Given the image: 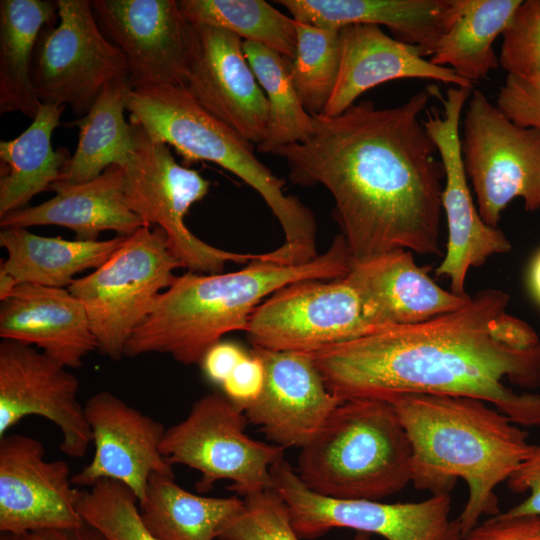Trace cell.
<instances>
[{
  "instance_id": "obj_44",
  "label": "cell",
  "mask_w": 540,
  "mask_h": 540,
  "mask_svg": "<svg viewBox=\"0 0 540 540\" xmlns=\"http://www.w3.org/2000/svg\"><path fill=\"white\" fill-rule=\"evenodd\" d=\"M18 285L10 274L0 268V301L6 299Z\"/></svg>"
},
{
  "instance_id": "obj_5",
  "label": "cell",
  "mask_w": 540,
  "mask_h": 540,
  "mask_svg": "<svg viewBox=\"0 0 540 540\" xmlns=\"http://www.w3.org/2000/svg\"><path fill=\"white\" fill-rule=\"evenodd\" d=\"M130 123L148 136L172 146L185 162H213L248 184L279 221L284 243L274 249L284 265L312 261L317 253V222L297 197L285 194V181L254 154L252 143L204 110L184 86L132 85L126 98Z\"/></svg>"
},
{
  "instance_id": "obj_43",
  "label": "cell",
  "mask_w": 540,
  "mask_h": 540,
  "mask_svg": "<svg viewBox=\"0 0 540 540\" xmlns=\"http://www.w3.org/2000/svg\"><path fill=\"white\" fill-rule=\"evenodd\" d=\"M20 538L23 540H108L99 530L86 522L77 528L35 531Z\"/></svg>"
},
{
  "instance_id": "obj_34",
  "label": "cell",
  "mask_w": 540,
  "mask_h": 540,
  "mask_svg": "<svg viewBox=\"0 0 540 540\" xmlns=\"http://www.w3.org/2000/svg\"><path fill=\"white\" fill-rule=\"evenodd\" d=\"M297 45L290 77L311 115H321L335 89L342 58L341 28L296 21Z\"/></svg>"
},
{
  "instance_id": "obj_27",
  "label": "cell",
  "mask_w": 540,
  "mask_h": 540,
  "mask_svg": "<svg viewBox=\"0 0 540 540\" xmlns=\"http://www.w3.org/2000/svg\"><path fill=\"white\" fill-rule=\"evenodd\" d=\"M64 106L42 104L32 123L19 136L0 142V217L27 207L37 194L60 180L71 155L53 149V131Z\"/></svg>"
},
{
  "instance_id": "obj_25",
  "label": "cell",
  "mask_w": 540,
  "mask_h": 540,
  "mask_svg": "<svg viewBox=\"0 0 540 540\" xmlns=\"http://www.w3.org/2000/svg\"><path fill=\"white\" fill-rule=\"evenodd\" d=\"M296 21L318 27L351 24L386 26L394 38L419 49L434 50L460 15L464 0H279Z\"/></svg>"
},
{
  "instance_id": "obj_19",
  "label": "cell",
  "mask_w": 540,
  "mask_h": 540,
  "mask_svg": "<svg viewBox=\"0 0 540 540\" xmlns=\"http://www.w3.org/2000/svg\"><path fill=\"white\" fill-rule=\"evenodd\" d=\"M84 410L95 452L90 463L72 475L76 487L89 488L103 479L119 481L139 504L152 474L174 476L172 465L160 451L166 431L161 422L106 390L92 395Z\"/></svg>"
},
{
  "instance_id": "obj_11",
  "label": "cell",
  "mask_w": 540,
  "mask_h": 540,
  "mask_svg": "<svg viewBox=\"0 0 540 540\" xmlns=\"http://www.w3.org/2000/svg\"><path fill=\"white\" fill-rule=\"evenodd\" d=\"M271 489L288 507L296 534L314 539L333 528H350L386 540H461L458 518L452 519L450 494L426 500L381 503L336 499L310 490L284 458L270 469Z\"/></svg>"
},
{
  "instance_id": "obj_6",
  "label": "cell",
  "mask_w": 540,
  "mask_h": 540,
  "mask_svg": "<svg viewBox=\"0 0 540 540\" xmlns=\"http://www.w3.org/2000/svg\"><path fill=\"white\" fill-rule=\"evenodd\" d=\"M412 447L387 400L343 401L301 448L296 472L313 492L336 499L379 500L411 482Z\"/></svg>"
},
{
  "instance_id": "obj_33",
  "label": "cell",
  "mask_w": 540,
  "mask_h": 540,
  "mask_svg": "<svg viewBox=\"0 0 540 540\" xmlns=\"http://www.w3.org/2000/svg\"><path fill=\"white\" fill-rule=\"evenodd\" d=\"M185 19L229 31L244 41L261 44L289 61L296 52L293 18L263 0H180Z\"/></svg>"
},
{
  "instance_id": "obj_20",
  "label": "cell",
  "mask_w": 540,
  "mask_h": 540,
  "mask_svg": "<svg viewBox=\"0 0 540 540\" xmlns=\"http://www.w3.org/2000/svg\"><path fill=\"white\" fill-rule=\"evenodd\" d=\"M265 381L259 398L244 408L248 422L284 449L304 447L344 400L330 392L310 353L254 348Z\"/></svg>"
},
{
  "instance_id": "obj_3",
  "label": "cell",
  "mask_w": 540,
  "mask_h": 540,
  "mask_svg": "<svg viewBox=\"0 0 540 540\" xmlns=\"http://www.w3.org/2000/svg\"><path fill=\"white\" fill-rule=\"evenodd\" d=\"M387 401L411 443L415 488L450 494L458 479L466 482L468 499L457 517L462 537L481 516L499 514L495 489L529 454L528 434L487 402L472 397L413 393Z\"/></svg>"
},
{
  "instance_id": "obj_42",
  "label": "cell",
  "mask_w": 540,
  "mask_h": 540,
  "mask_svg": "<svg viewBox=\"0 0 540 540\" xmlns=\"http://www.w3.org/2000/svg\"><path fill=\"white\" fill-rule=\"evenodd\" d=\"M246 355L236 343L219 341L206 352L200 365L206 377L221 386Z\"/></svg>"
},
{
  "instance_id": "obj_45",
  "label": "cell",
  "mask_w": 540,
  "mask_h": 540,
  "mask_svg": "<svg viewBox=\"0 0 540 540\" xmlns=\"http://www.w3.org/2000/svg\"><path fill=\"white\" fill-rule=\"evenodd\" d=\"M530 286L535 298L540 302V252L535 257L531 266Z\"/></svg>"
},
{
  "instance_id": "obj_29",
  "label": "cell",
  "mask_w": 540,
  "mask_h": 540,
  "mask_svg": "<svg viewBox=\"0 0 540 540\" xmlns=\"http://www.w3.org/2000/svg\"><path fill=\"white\" fill-rule=\"evenodd\" d=\"M243 507L244 500L237 496L195 495L179 486L175 476L154 473L139 512L147 530L159 540H216Z\"/></svg>"
},
{
  "instance_id": "obj_23",
  "label": "cell",
  "mask_w": 540,
  "mask_h": 540,
  "mask_svg": "<svg viewBox=\"0 0 540 540\" xmlns=\"http://www.w3.org/2000/svg\"><path fill=\"white\" fill-rule=\"evenodd\" d=\"M341 43L338 80L321 114L327 117L342 114L367 90L395 79H430L456 87L473 85L454 70L424 59L418 48L388 36L377 25L344 26Z\"/></svg>"
},
{
  "instance_id": "obj_1",
  "label": "cell",
  "mask_w": 540,
  "mask_h": 540,
  "mask_svg": "<svg viewBox=\"0 0 540 540\" xmlns=\"http://www.w3.org/2000/svg\"><path fill=\"white\" fill-rule=\"evenodd\" d=\"M433 87L395 107L362 101L334 117L312 115L301 143L277 148L289 178L332 195L351 265L396 249L438 255L444 167L421 115Z\"/></svg>"
},
{
  "instance_id": "obj_30",
  "label": "cell",
  "mask_w": 540,
  "mask_h": 540,
  "mask_svg": "<svg viewBox=\"0 0 540 540\" xmlns=\"http://www.w3.org/2000/svg\"><path fill=\"white\" fill-rule=\"evenodd\" d=\"M130 88L129 78L107 84L89 111L72 122L79 128L78 144L58 181L84 183L126 164L134 150L132 127L124 118Z\"/></svg>"
},
{
  "instance_id": "obj_16",
  "label": "cell",
  "mask_w": 540,
  "mask_h": 540,
  "mask_svg": "<svg viewBox=\"0 0 540 540\" xmlns=\"http://www.w3.org/2000/svg\"><path fill=\"white\" fill-rule=\"evenodd\" d=\"M79 381L68 368L31 345L0 342V437L22 418L44 417L62 433L60 449L82 458L92 442Z\"/></svg>"
},
{
  "instance_id": "obj_24",
  "label": "cell",
  "mask_w": 540,
  "mask_h": 540,
  "mask_svg": "<svg viewBox=\"0 0 540 540\" xmlns=\"http://www.w3.org/2000/svg\"><path fill=\"white\" fill-rule=\"evenodd\" d=\"M50 189L56 193L53 198L3 215L0 228L57 225L73 231L77 240L94 241L105 231L129 236L149 226L129 207L124 193V171L118 165L108 167L88 182L56 181Z\"/></svg>"
},
{
  "instance_id": "obj_35",
  "label": "cell",
  "mask_w": 540,
  "mask_h": 540,
  "mask_svg": "<svg viewBox=\"0 0 540 540\" xmlns=\"http://www.w3.org/2000/svg\"><path fill=\"white\" fill-rule=\"evenodd\" d=\"M77 508L108 540H159L145 527L135 494L119 481L103 479L81 489Z\"/></svg>"
},
{
  "instance_id": "obj_12",
  "label": "cell",
  "mask_w": 540,
  "mask_h": 540,
  "mask_svg": "<svg viewBox=\"0 0 540 540\" xmlns=\"http://www.w3.org/2000/svg\"><path fill=\"white\" fill-rule=\"evenodd\" d=\"M56 3L59 23L39 35L33 86L42 104L69 105L74 114L84 116L107 84L129 78V69L122 52L101 30L91 1Z\"/></svg>"
},
{
  "instance_id": "obj_40",
  "label": "cell",
  "mask_w": 540,
  "mask_h": 540,
  "mask_svg": "<svg viewBox=\"0 0 540 540\" xmlns=\"http://www.w3.org/2000/svg\"><path fill=\"white\" fill-rule=\"evenodd\" d=\"M506 482L511 491L516 493L528 491L529 496L503 514L540 516V439L538 443L532 444L529 454Z\"/></svg>"
},
{
  "instance_id": "obj_18",
  "label": "cell",
  "mask_w": 540,
  "mask_h": 540,
  "mask_svg": "<svg viewBox=\"0 0 540 540\" xmlns=\"http://www.w3.org/2000/svg\"><path fill=\"white\" fill-rule=\"evenodd\" d=\"M105 36L122 52L132 85H185L191 23L176 0H93Z\"/></svg>"
},
{
  "instance_id": "obj_39",
  "label": "cell",
  "mask_w": 540,
  "mask_h": 540,
  "mask_svg": "<svg viewBox=\"0 0 540 540\" xmlns=\"http://www.w3.org/2000/svg\"><path fill=\"white\" fill-rule=\"evenodd\" d=\"M461 540H540V516L499 513L478 524Z\"/></svg>"
},
{
  "instance_id": "obj_37",
  "label": "cell",
  "mask_w": 540,
  "mask_h": 540,
  "mask_svg": "<svg viewBox=\"0 0 540 540\" xmlns=\"http://www.w3.org/2000/svg\"><path fill=\"white\" fill-rule=\"evenodd\" d=\"M502 36L498 61L508 75L540 77V0L522 1Z\"/></svg>"
},
{
  "instance_id": "obj_38",
  "label": "cell",
  "mask_w": 540,
  "mask_h": 540,
  "mask_svg": "<svg viewBox=\"0 0 540 540\" xmlns=\"http://www.w3.org/2000/svg\"><path fill=\"white\" fill-rule=\"evenodd\" d=\"M497 107L516 125L540 131V77L508 75L500 88Z\"/></svg>"
},
{
  "instance_id": "obj_26",
  "label": "cell",
  "mask_w": 540,
  "mask_h": 540,
  "mask_svg": "<svg viewBox=\"0 0 540 540\" xmlns=\"http://www.w3.org/2000/svg\"><path fill=\"white\" fill-rule=\"evenodd\" d=\"M125 238L66 240L40 236L27 228L3 227L0 230V245L8 256L0 268L18 284L68 288L78 273L101 266Z\"/></svg>"
},
{
  "instance_id": "obj_9",
  "label": "cell",
  "mask_w": 540,
  "mask_h": 540,
  "mask_svg": "<svg viewBox=\"0 0 540 540\" xmlns=\"http://www.w3.org/2000/svg\"><path fill=\"white\" fill-rule=\"evenodd\" d=\"M247 422L225 394L208 393L194 402L185 419L166 429L160 451L169 464L200 472V493L220 480H230L228 489L242 496L271 489L270 469L284 458L285 449L249 437Z\"/></svg>"
},
{
  "instance_id": "obj_46",
  "label": "cell",
  "mask_w": 540,
  "mask_h": 540,
  "mask_svg": "<svg viewBox=\"0 0 540 540\" xmlns=\"http://www.w3.org/2000/svg\"><path fill=\"white\" fill-rule=\"evenodd\" d=\"M1 540H23L20 537L9 535V534H2Z\"/></svg>"
},
{
  "instance_id": "obj_10",
  "label": "cell",
  "mask_w": 540,
  "mask_h": 540,
  "mask_svg": "<svg viewBox=\"0 0 540 540\" xmlns=\"http://www.w3.org/2000/svg\"><path fill=\"white\" fill-rule=\"evenodd\" d=\"M462 124V160L482 220L497 228L518 197L527 211L540 209V131L513 123L479 90L472 91Z\"/></svg>"
},
{
  "instance_id": "obj_7",
  "label": "cell",
  "mask_w": 540,
  "mask_h": 540,
  "mask_svg": "<svg viewBox=\"0 0 540 540\" xmlns=\"http://www.w3.org/2000/svg\"><path fill=\"white\" fill-rule=\"evenodd\" d=\"M182 264L172 254L167 235L144 226L90 274L67 288L83 304L97 350L112 360L124 357L133 331L149 315Z\"/></svg>"
},
{
  "instance_id": "obj_2",
  "label": "cell",
  "mask_w": 540,
  "mask_h": 540,
  "mask_svg": "<svg viewBox=\"0 0 540 540\" xmlns=\"http://www.w3.org/2000/svg\"><path fill=\"white\" fill-rule=\"evenodd\" d=\"M509 296L485 289L462 308L433 319L378 328L310 353L342 400L401 394L466 396L491 403L511 421L540 426V338L507 313Z\"/></svg>"
},
{
  "instance_id": "obj_31",
  "label": "cell",
  "mask_w": 540,
  "mask_h": 540,
  "mask_svg": "<svg viewBox=\"0 0 540 540\" xmlns=\"http://www.w3.org/2000/svg\"><path fill=\"white\" fill-rule=\"evenodd\" d=\"M522 0H464L460 15L438 42L430 61L471 81L484 79L499 65L493 42Z\"/></svg>"
},
{
  "instance_id": "obj_36",
  "label": "cell",
  "mask_w": 540,
  "mask_h": 540,
  "mask_svg": "<svg viewBox=\"0 0 540 540\" xmlns=\"http://www.w3.org/2000/svg\"><path fill=\"white\" fill-rule=\"evenodd\" d=\"M244 507L222 529L217 540H300L293 529L289 510L272 489L244 496ZM358 532L353 540H370Z\"/></svg>"
},
{
  "instance_id": "obj_28",
  "label": "cell",
  "mask_w": 540,
  "mask_h": 540,
  "mask_svg": "<svg viewBox=\"0 0 540 540\" xmlns=\"http://www.w3.org/2000/svg\"><path fill=\"white\" fill-rule=\"evenodd\" d=\"M50 0L0 1V113L34 118L42 103L33 86L32 68L41 31L56 20Z\"/></svg>"
},
{
  "instance_id": "obj_8",
  "label": "cell",
  "mask_w": 540,
  "mask_h": 540,
  "mask_svg": "<svg viewBox=\"0 0 540 540\" xmlns=\"http://www.w3.org/2000/svg\"><path fill=\"white\" fill-rule=\"evenodd\" d=\"M131 124L134 150L122 166L129 207L144 222L164 230L172 254L191 272L222 273L226 264L251 263L265 253H236L208 244L194 235L184 219L192 205L209 192L210 181L198 171L181 166L169 146L151 139Z\"/></svg>"
},
{
  "instance_id": "obj_32",
  "label": "cell",
  "mask_w": 540,
  "mask_h": 540,
  "mask_svg": "<svg viewBox=\"0 0 540 540\" xmlns=\"http://www.w3.org/2000/svg\"><path fill=\"white\" fill-rule=\"evenodd\" d=\"M245 56L268 103V122L262 153L301 143L313 131V118L302 105L290 77V62L277 52L251 41L242 43Z\"/></svg>"
},
{
  "instance_id": "obj_17",
  "label": "cell",
  "mask_w": 540,
  "mask_h": 540,
  "mask_svg": "<svg viewBox=\"0 0 540 540\" xmlns=\"http://www.w3.org/2000/svg\"><path fill=\"white\" fill-rule=\"evenodd\" d=\"M192 44L184 87L209 114L250 143L259 144L268 103L235 34L191 23Z\"/></svg>"
},
{
  "instance_id": "obj_4",
  "label": "cell",
  "mask_w": 540,
  "mask_h": 540,
  "mask_svg": "<svg viewBox=\"0 0 540 540\" xmlns=\"http://www.w3.org/2000/svg\"><path fill=\"white\" fill-rule=\"evenodd\" d=\"M350 268L346 241L339 234L325 252L303 264L272 262L267 252L234 272L188 271L158 296L128 339L124 357L161 353L184 365H200L225 334L246 332L256 308L279 289L298 281L342 278Z\"/></svg>"
},
{
  "instance_id": "obj_22",
  "label": "cell",
  "mask_w": 540,
  "mask_h": 540,
  "mask_svg": "<svg viewBox=\"0 0 540 540\" xmlns=\"http://www.w3.org/2000/svg\"><path fill=\"white\" fill-rule=\"evenodd\" d=\"M412 253L396 249L352 264L345 276L377 328L427 321L458 310L471 299L437 285Z\"/></svg>"
},
{
  "instance_id": "obj_14",
  "label": "cell",
  "mask_w": 540,
  "mask_h": 540,
  "mask_svg": "<svg viewBox=\"0 0 540 540\" xmlns=\"http://www.w3.org/2000/svg\"><path fill=\"white\" fill-rule=\"evenodd\" d=\"M471 87H451L442 98L443 112L427 110L423 124L434 141L445 172L442 209L448 225V242L437 276L450 280L451 292L468 295L465 281L468 271L479 267L494 254L511 250L505 234L486 224L475 206L460 145V122Z\"/></svg>"
},
{
  "instance_id": "obj_21",
  "label": "cell",
  "mask_w": 540,
  "mask_h": 540,
  "mask_svg": "<svg viewBox=\"0 0 540 540\" xmlns=\"http://www.w3.org/2000/svg\"><path fill=\"white\" fill-rule=\"evenodd\" d=\"M0 337L36 345L67 368L97 350L87 312L68 289L23 283L0 305Z\"/></svg>"
},
{
  "instance_id": "obj_13",
  "label": "cell",
  "mask_w": 540,
  "mask_h": 540,
  "mask_svg": "<svg viewBox=\"0 0 540 540\" xmlns=\"http://www.w3.org/2000/svg\"><path fill=\"white\" fill-rule=\"evenodd\" d=\"M378 329L346 277L291 283L254 311L247 337L254 348L314 353Z\"/></svg>"
},
{
  "instance_id": "obj_41",
  "label": "cell",
  "mask_w": 540,
  "mask_h": 540,
  "mask_svg": "<svg viewBox=\"0 0 540 540\" xmlns=\"http://www.w3.org/2000/svg\"><path fill=\"white\" fill-rule=\"evenodd\" d=\"M265 369L253 352L247 354L221 385L224 394L241 410L255 402L264 386Z\"/></svg>"
},
{
  "instance_id": "obj_15",
  "label": "cell",
  "mask_w": 540,
  "mask_h": 540,
  "mask_svg": "<svg viewBox=\"0 0 540 540\" xmlns=\"http://www.w3.org/2000/svg\"><path fill=\"white\" fill-rule=\"evenodd\" d=\"M81 488L72 483L64 460H46L42 443L31 436L0 437V531L22 537L85 523L77 503Z\"/></svg>"
}]
</instances>
